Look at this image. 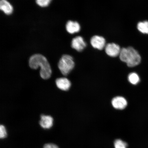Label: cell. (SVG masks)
I'll return each mask as SVG.
<instances>
[{
	"instance_id": "6da1fadb",
	"label": "cell",
	"mask_w": 148,
	"mask_h": 148,
	"mask_svg": "<svg viewBox=\"0 0 148 148\" xmlns=\"http://www.w3.org/2000/svg\"><path fill=\"white\" fill-rule=\"evenodd\" d=\"M29 65L34 69L40 67V75L42 79H47L51 77L52 73L51 66L44 56L40 54L32 55L29 59Z\"/></svg>"
},
{
	"instance_id": "7a4b0ae2",
	"label": "cell",
	"mask_w": 148,
	"mask_h": 148,
	"mask_svg": "<svg viewBox=\"0 0 148 148\" xmlns=\"http://www.w3.org/2000/svg\"><path fill=\"white\" fill-rule=\"evenodd\" d=\"M120 60L126 63L130 67L138 65L141 61L139 53L134 48L129 47L121 49L119 55Z\"/></svg>"
},
{
	"instance_id": "3957f363",
	"label": "cell",
	"mask_w": 148,
	"mask_h": 148,
	"mask_svg": "<svg viewBox=\"0 0 148 148\" xmlns=\"http://www.w3.org/2000/svg\"><path fill=\"white\" fill-rule=\"evenodd\" d=\"M75 66L73 57L69 55L62 56L58 64V67L63 75H66L69 74Z\"/></svg>"
},
{
	"instance_id": "277c9868",
	"label": "cell",
	"mask_w": 148,
	"mask_h": 148,
	"mask_svg": "<svg viewBox=\"0 0 148 148\" xmlns=\"http://www.w3.org/2000/svg\"><path fill=\"white\" fill-rule=\"evenodd\" d=\"M121 50L120 46L115 43H109L105 47L106 54L111 57H116L119 55Z\"/></svg>"
},
{
	"instance_id": "5b68a950",
	"label": "cell",
	"mask_w": 148,
	"mask_h": 148,
	"mask_svg": "<svg viewBox=\"0 0 148 148\" xmlns=\"http://www.w3.org/2000/svg\"><path fill=\"white\" fill-rule=\"evenodd\" d=\"M90 42L92 47L101 50L106 46V40L103 37L101 36H92Z\"/></svg>"
},
{
	"instance_id": "8992f818",
	"label": "cell",
	"mask_w": 148,
	"mask_h": 148,
	"mask_svg": "<svg viewBox=\"0 0 148 148\" xmlns=\"http://www.w3.org/2000/svg\"><path fill=\"white\" fill-rule=\"evenodd\" d=\"M86 44L82 37H76L72 40L71 47L78 51H81L86 47Z\"/></svg>"
},
{
	"instance_id": "52a82bcc",
	"label": "cell",
	"mask_w": 148,
	"mask_h": 148,
	"mask_svg": "<svg viewBox=\"0 0 148 148\" xmlns=\"http://www.w3.org/2000/svg\"><path fill=\"white\" fill-rule=\"evenodd\" d=\"M112 103L114 108L119 110H123L125 108L127 104L126 100L122 97H116L113 98Z\"/></svg>"
},
{
	"instance_id": "ba28073f",
	"label": "cell",
	"mask_w": 148,
	"mask_h": 148,
	"mask_svg": "<svg viewBox=\"0 0 148 148\" xmlns=\"http://www.w3.org/2000/svg\"><path fill=\"white\" fill-rule=\"evenodd\" d=\"M56 84L58 88L64 91L69 90L71 86V82L66 77L57 79L56 80Z\"/></svg>"
},
{
	"instance_id": "9c48e42d",
	"label": "cell",
	"mask_w": 148,
	"mask_h": 148,
	"mask_svg": "<svg viewBox=\"0 0 148 148\" xmlns=\"http://www.w3.org/2000/svg\"><path fill=\"white\" fill-rule=\"evenodd\" d=\"M53 119L50 116L42 115L40 124L42 128L45 129L50 128L53 125Z\"/></svg>"
},
{
	"instance_id": "30bf717a",
	"label": "cell",
	"mask_w": 148,
	"mask_h": 148,
	"mask_svg": "<svg viewBox=\"0 0 148 148\" xmlns=\"http://www.w3.org/2000/svg\"><path fill=\"white\" fill-rule=\"evenodd\" d=\"M66 31L70 34L78 32L80 29L79 24L76 21H68L66 25Z\"/></svg>"
},
{
	"instance_id": "8fae6325",
	"label": "cell",
	"mask_w": 148,
	"mask_h": 148,
	"mask_svg": "<svg viewBox=\"0 0 148 148\" xmlns=\"http://www.w3.org/2000/svg\"><path fill=\"white\" fill-rule=\"evenodd\" d=\"M0 8L1 10L7 15L12 14L13 11L12 5L7 0H1Z\"/></svg>"
},
{
	"instance_id": "7c38bea8",
	"label": "cell",
	"mask_w": 148,
	"mask_h": 148,
	"mask_svg": "<svg viewBox=\"0 0 148 148\" xmlns=\"http://www.w3.org/2000/svg\"><path fill=\"white\" fill-rule=\"evenodd\" d=\"M137 28L140 32L148 34V21L139 22L137 25Z\"/></svg>"
},
{
	"instance_id": "4fadbf2b",
	"label": "cell",
	"mask_w": 148,
	"mask_h": 148,
	"mask_svg": "<svg viewBox=\"0 0 148 148\" xmlns=\"http://www.w3.org/2000/svg\"><path fill=\"white\" fill-rule=\"evenodd\" d=\"M128 79L130 83L133 85H136L140 82V78L137 74L132 73L129 74Z\"/></svg>"
},
{
	"instance_id": "5bb4252c",
	"label": "cell",
	"mask_w": 148,
	"mask_h": 148,
	"mask_svg": "<svg viewBox=\"0 0 148 148\" xmlns=\"http://www.w3.org/2000/svg\"><path fill=\"white\" fill-rule=\"evenodd\" d=\"M114 148H127L128 145L126 142L118 139L114 141Z\"/></svg>"
},
{
	"instance_id": "9a60e30c",
	"label": "cell",
	"mask_w": 148,
	"mask_h": 148,
	"mask_svg": "<svg viewBox=\"0 0 148 148\" xmlns=\"http://www.w3.org/2000/svg\"><path fill=\"white\" fill-rule=\"evenodd\" d=\"M51 1V0H36L37 4L40 6L42 7L48 6Z\"/></svg>"
},
{
	"instance_id": "2e32d148",
	"label": "cell",
	"mask_w": 148,
	"mask_h": 148,
	"mask_svg": "<svg viewBox=\"0 0 148 148\" xmlns=\"http://www.w3.org/2000/svg\"><path fill=\"white\" fill-rule=\"evenodd\" d=\"M7 133L6 130L3 125L0 126V138H4L6 137Z\"/></svg>"
},
{
	"instance_id": "e0dca14e",
	"label": "cell",
	"mask_w": 148,
	"mask_h": 148,
	"mask_svg": "<svg viewBox=\"0 0 148 148\" xmlns=\"http://www.w3.org/2000/svg\"><path fill=\"white\" fill-rule=\"evenodd\" d=\"M43 148H59L56 145L53 144H46L44 145Z\"/></svg>"
}]
</instances>
